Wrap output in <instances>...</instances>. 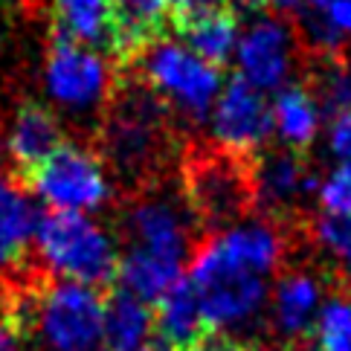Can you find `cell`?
<instances>
[{
    "instance_id": "cell-17",
    "label": "cell",
    "mask_w": 351,
    "mask_h": 351,
    "mask_svg": "<svg viewBox=\"0 0 351 351\" xmlns=\"http://www.w3.org/2000/svg\"><path fill=\"white\" fill-rule=\"evenodd\" d=\"M152 337V311L122 287L105 291V322L102 346L105 351H143Z\"/></svg>"
},
{
    "instance_id": "cell-5",
    "label": "cell",
    "mask_w": 351,
    "mask_h": 351,
    "mask_svg": "<svg viewBox=\"0 0 351 351\" xmlns=\"http://www.w3.org/2000/svg\"><path fill=\"white\" fill-rule=\"evenodd\" d=\"M145 84L166 102L171 117L197 122L221 96V70L197 58L192 49L160 41L143 56Z\"/></svg>"
},
{
    "instance_id": "cell-16",
    "label": "cell",
    "mask_w": 351,
    "mask_h": 351,
    "mask_svg": "<svg viewBox=\"0 0 351 351\" xmlns=\"http://www.w3.org/2000/svg\"><path fill=\"white\" fill-rule=\"evenodd\" d=\"M322 285L305 270H282L273 293V322L293 343L308 340L319 317Z\"/></svg>"
},
{
    "instance_id": "cell-22",
    "label": "cell",
    "mask_w": 351,
    "mask_h": 351,
    "mask_svg": "<svg viewBox=\"0 0 351 351\" xmlns=\"http://www.w3.org/2000/svg\"><path fill=\"white\" fill-rule=\"evenodd\" d=\"M305 238L322 253L328 273L334 279H340V285L348 291V285H351V218L322 212L319 218L308 221Z\"/></svg>"
},
{
    "instance_id": "cell-23",
    "label": "cell",
    "mask_w": 351,
    "mask_h": 351,
    "mask_svg": "<svg viewBox=\"0 0 351 351\" xmlns=\"http://www.w3.org/2000/svg\"><path fill=\"white\" fill-rule=\"evenodd\" d=\"M308 90L325 114H346L351 110V67L337 53H319L311 67Z\"/></svg>"
},
{
    "instance_id": "cell-6",
    "label": "cell",
    "mask_w": 351,
    "mask_h": 351,
    "mask_svg": "<svg viewBox=\"0 0 351 351\" xmlns=\"http://www.w3.org/2000/svg\"><path fill=\"white\" fill-rule=\"evenodd\" d=\"M105 293L49 276L38 293L35 331L53 351H96L102 346Z\"/></svg>"
},
{
    "instance_id": "cell-20",
    "label": "cell",
    "mask_w": 351,
    "mask_h": 351,
    "mask_svg": "<svg viewBox=\"0 0 351 351\" xmlns=\"http://www.w3.org/2000/svg\"><path fill=\"white\" fill-rule=\"evenodd\" d=\"M273 128L282 134L287 148L302 154L317 140L319 131V105L308 87L291 84L273 99Z\"/></svg>"
},
{
    "instance_id": "cell-2",
    "label": "cell",
    "mask_w": 351,
    "mask_h": 351,
    "mask_svg": "<svg viewBox=\"0 0 351 351\" xmlns=\"http://www.w3.org/2000/svg\"><path fill=\"white\" fill-rule=\"evenodd\" d=\"M180 197L200 235L227 232L256 212L253 157L195 143L180 157Z\"/></svg>"
},
{
    "instance_id": "cell-27",
    "label": "cell",
    "mask_w": 351,
    "mask_h": 351,
    "mask_svg": "<svg viewBox=\"0 0 351 351\" xmlns=\"http://www.w3.org/2000/svg\"><path fill=\"white\" fill-rule=\"evenodd\" d=\"M319 15L331 23L334 32L340 35V38L343 35H351V0H328V6H325Z\"/></svg>"
},
{
    "instance_id": "cell-12",
    "label": "cell",
    "mask_w": 351,
    "mask_h": 351,
    "mask_svg": "<svg viewBox=\"0 0 351 351\" xmlns=\"http://www.w3.org/2000/svg\"><path fill=\"white\" fill-rule=\"evenodd\" d=\"M293 29L282 18H261L238 38V67L258 90H279L293 67Z\"/></svg>"
},
{
    "instance_id": "cell-25",
    "label": "cell",
    "mask_w": 351,
    "mask_h": 351,
    "mask_svg": "<svg viewBox=\"0 0 351 351\" xmlns=\"http://www.w3.org/2000/svg\"><path fill=\"white\" fill-rule=\"evenodd\" d=\"M319 204L328 215L351 218V166L334 169L319 186Z\"/></svg>"
},
{
    "instance_id": "cell-15",
    "label": "cell",
    "mask_w": 351,
    "mask_h": 351,
    "mask_svg": "<svg viewBox=\"0 0 351 351\" xmlns=\"http://www.w3.org/2000/svg\"><path fill=\"white\" fill-rule=\"evenodd\" d=\"M38 218L27 189L12 174H0V276L32 261L29 247L35 241Z\"/></svg>"
},
{
    "instance_id": "cell-8",
    "label": "cell",
    "mask_w": 351,
    "mask_h": 351,
    "mask_svg": "<svg viewBox=\"0 0 351 351\" xmlns=\"http://www.w3.org/2000/svg\"><path fill=\"white\" fill-rule=\"evenodd\" d=\"M23 189H32L58 212H90L110 200V180L99 154L67 143L29 174Z\"/></svg>"
},
{
    "instance_id": "cell-21",
    "label": "cell",
    "mask_w": 351,
    "mask_h": 351,
    "mask_svg": "<svg viewBox=\"0 0 351 351\" xmlns=\"http://www.w3.org/2000/svg\"><path fill=\"white\" fill-rule=\"evenodd\" d=\"M58 32L84 47L110 53V0H56Z\"/></svg>"
},
{
    "instance_id": "cell-29",
    "label": "cell",
    "mask_w": 351,
    "mask_h": 351,
    "mask_svg": "<svg viewBox=\"0 0 351 351\" xmlns=\"http://www.w3.org/2000/svg\"><path fill=\"white\" fill-rule=\"evenodd\" d=\"M0 351H21V340L3 325H0Z\"/></svg>"
},
{
    "instance_id": "cell-33",
    "label": "cell",
    "mask_w": 351,
    "mask_h": 351,
    "mask_svg": "<svg viewBox=\"0 0 351 351\" xmlns=\"http://www.w3.org/2000/svg\"><path fill=\"white\" fill-rule=\"evenodd\" d=\"M253 351H287V348H253Z\"/></svg>"
},
{
    "instance_id": "cell-31",
    "label": "cell",
    "mask_w": 351,
    "mask_h": 351,
    "mask_svg": "<svg viewBox=\"0 0 351 351\" xmlns=\"http://www.w3.org/2000/svg\"><path fill=\"white\" fill-rule=\"evenodd\" d=\"M267 3L279 6V9H291V6H296V3H299V0H267Z\"/></svg>"
},
{
    "instance_id": "cell-1",
    "label": "cell",
    "mask_w": 351,
    "mask_h": 351,
    "mask_svg": "<svg viewBox=\"0 0 351 351\" xmlns=\"http://www.w3.org/2000/svg\"><path fill=\"white\" fill-rule=\"evenodd\" d=\"M99 160L131 197L166 183V169L178 154L171 110L145 82L114 84L99 128Z\"/></svg>"
},
{
    "instance_id": "cell-32",
    "label": "cell",
    "mask_w": 351,
    "mask_h": 351,
    "mask_svg": "<svg viewBox=\"0 0 351 351\" xmlns=\"http://www.w3.org/2000/svg\"><path fill=\"white\" fill-rule=\"evenodd\" d=\"M325 6H328V0H308V9H317V12H322Z\"/></svg>"
},
{
    "instance_id": "cell-26",
    "label": "cell",
    "mask_w": 351,
    "mask_h": 351,
    "mask_svg": "<svg viewBox=\"0 0 351 351\" xmlns=\"http://www.w3.org/2000/svg\"><path fill=\"white\" fill-rule=\"evenodd\" d=\"M328 143H331V154L340 160V166H351V110L331 119Z\"/></svg>"
},
{
    "instance_id": "cell-19",
    "label": "cell",
    "mask_w": 351,
    "mask_h": 351,
    "mask_svg": "<svg viewBox=\"0 0 351 351\" xmlns=\"http://www.w3.org/2000/svg\"><path fill=\"white\" fill-rule=\"evenodd\" d=\"M180 38L186 41V49H192L197 58H204L212 67H223L232 56V49H238V15L235 9L223 0L221 6H215L206 15H200L192 21L189 27L180 32Z\"/></svg>"
},
{
    "instance_id": "cell-9",
    "label": "cell",
    "mask_w": 351,
    "mask_h": 351,
    "mask_svg": "<svg viewBox=\"0 0 351 351\" xmlns=\"http://www.w3.org/2000/svg\"><path fill=\"white\" fill-rule=\"evenodd\" d=\"M253 183H256V212L265 221L291 232H305L302 195L317 189V178L311 174L305 157L293 148H267L253 157Z\"/></svg>"
},
{
    "instance_id": "cell-3",
    "label": "cell",
    "mask_w": 351,
    "mask_h": 351,
    "mask_svg": "<svg viewBox=\"0 0 351 351\" xmlns=\"http://www.w3.org/2000/svg\"><path fill=\"white\" fill-rule=\"evenodd\" d=\"M41 265L58 279L110 291L119 273V253L108 232L82 212L49 209L35 227Z\"/></svg>"
},
{
    "instance_id": "cell-24",
    "label": "cell",
    "mask_w": 351,
    "mask_h": 351,
    "mask_svg": "<svg viewBox=\"0 0 351 351\" xmlns=\"http://www.w3.org/2000/svg\"><path fill=\"white\" fill-rule=\"evenodd\" d=\"M311 340L319 351H351V299L334 296L319 308Z\"/></svg>"
},
{
    "instance_id": "cell-28",
    "label": "cell",
    "mask_w": 351,
    "mask_h": 351,
    "mask_svg": "<svg viewBox=\"0 0 351 351\" xmlns=\"http://www.w3.org/2000/svg\"><path fill=\"white\" fill-rule=\"evenodd\" d=\"M197 351H253V348L244 346V343H238V340H232V337H227V334L215 331Z\"/></svg>"
},
{
    "instance_id": "cell-10",
    "label": "cell",
    "mask_w": 351,
    "mask_h": 351,
    "mask_svg": "<svg viewBox=\"0 0 351 351\" xmlns=\"http://www.w3.org/2000/svg\"><path fill=\"white\" fill-rule=\"evenodd\" d=\"M117 76L110 79V67L96 49L67 38L64 32H53V44L47 53V90L64 108H99L108 105L114 93Z\"/></svg>"
},
{
    "instance_id": "cell-7",
    "label": "cell",
    "mask_w": 351,
    "mask_h": 351,
    "mask_svg": "<svg viewBox=\"0 0 351 351\" xmlns=\"http://www.w3.org/2000/svg\"><path fill=\"white\" fill-rule=\"evenodd\" d=\"M128 247L154 253L160 258H171L183 265L186 253H195L204 235L197 232L195 221L186 209L180 189L169 192L166 183L152 186L131 197L122 218Z\"/></svg>"
},
{
    "instance_id": "cell-11",
    "label": "cell",
    "mask_w": 351,
    "mask_h": 351,
    "mask_svg": "<svg viewBox=\"0 0 351 351\" xmlns=\"http://www.w3.org/2000/svg\"><path fill=\"white\" fill-rule=\"evenodd\" d=\"M273 131V108L265 93L253 87L244 76H232L221 90L212 110V136L215 145L232 154L256 157L265 152Z\"/></svg>"
},
{
    "instance_id": "cell-18",
    "label": "cell",
    "mask_w": 351,
    "mask_h": 351,
    "mask_svg": "<svg viewBox=\"0 0 351 351\" xmlns=\"http://www.w3.org/2000/svg\"><path fill=\"white\" fill-rule=\"evenodd\" d=\"M180 261L160 258L154 253H143V250L128 247L125 256H119V273H117V287L143 305H154L157 299L169 291L174 282H180Z\"/></svg>"
},
{
    "instance_id": "cell-13",
    "label": "cell",
    "mask_w": 351,
    "mask_h": 351,
    "mask_svg": "<svg viewBox=\"0 0 351 351\" xmlns=\"http://www.w3.org/2000/svg\"><path fill=\"white\" fill-rule=\"evenodd\" d=\"M169 0H110V58L131 67L148 49L166 41Z\"/></svg>"
},
{
    "instance_id": "cell-30",
    "label": "cell",
    "mask_w": 351,
    "mask_h": 351,
    "mask_svg": "<svg viewBox=\"0 0 351 351\" xmlns=\"http://www.w3.org/2000/svg\"><path fill=\"white\" fill-rule=\"evenodd\" d=\"M232 9H241V12H258L267 6V0H227Z\"/></svg>"
},
{
    "instance_id": "cell-4",
    "label": "cell",
    "mask_w": 351,
    "mask_h": 351,
    "mask_svg": "<svg viewBox=\"0 0 351 351\" xmlns=\"http://www.w3.org/2000/svg\"><path fill=\"white\" fill-rule=\"evenodd\" d=\"M189 282L197 293L212 328L247 322L265 305V276L230 258L212 235H206L192 253V276Z\"/></svg>"
},
{
    "instance_id": "cell-14",
    "label": "cell",
    "mask_w": 351,
    "mask_h": 351,
    "mask_svg": "<svg viewBox=\"0 0 351 351\" xmlns=\"http://www.w3.org/2000/svg\"><path fill=\"white\" fill-rule=\"evenodd\" d=\"M64 145V131L49 108L38 102H23L12 122L6 152L12 160V178L21 186L41 166L47 157H53Z\"/></svg>"
}]
</instances>
